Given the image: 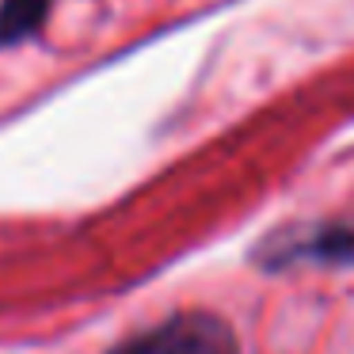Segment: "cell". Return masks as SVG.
Listing matches in <instances>:
<instances>
[{
  "mask_svg": "<svg viewBox=\"0 0 354 354\" xmlns=\"http://www.w3.org/2000/svg\"><path fill=\"white\" fill-rule=\"evenodd\" d=\"M252 259L263 270L286 267H354V217H328L313 225H290L259 240Z\"/></svg>",
  "mask_w": 354,
  "mask_h": 354,
  "instance_id": "cell-1",
  "label": "cell"
},
{
  "mask_svg": "<svg viewBox=\"0 0 354 354\" xmlns=\"http://www.w3.org/2000/svg\"><path fill=\"white\" fill-rule=\"evenodd\" d=\"M107 354H240V339L225 316L194 308L122 339Z\"/></svg>",
  "mask_w": 354,
  "mask_h": 354,
  "instance_id": "cell-2",
  "label": "cell"
},
{
  "mask_svg": "<svg viewBox=\"0 0 354 354\" xmlns=\"http://www.w3.org/2000/svg\"><path fill=\"white\" fill-rule=\"evenodd\" d=\"M50 16V0H0V50L35 39Z\"/></svg>",
  "mask_w": 354,
  "mask_h": 354,
  "instance_id": "cell-3",
  "label": "cell"
}]
</instances>
